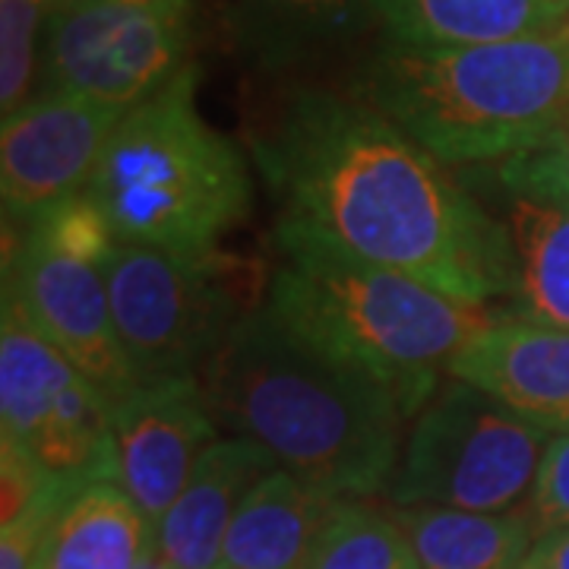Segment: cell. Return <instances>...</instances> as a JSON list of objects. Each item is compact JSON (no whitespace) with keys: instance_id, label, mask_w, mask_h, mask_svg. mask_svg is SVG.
<instances>
[{"instance_id":"16","label":"cell","mask_w":569,"mask_h":569,"mask_svg":"<svg viewBox=\"0 0 569 569\" xmlns=\"http://www.w3.org/2000/svg\"><path fill=\"white\" fill-rule=\"evenodd\" d=\"M380 26L373 0H228V29L266 73L342 51Z\"/></svg>"},{"instance_id":"11","label":"cell","mask_w":569,"mask_h":569,"mask_svg":"<svg viewBox=\"0 0 569 569\" xmlns=\"http://www.w3.org/2000/svg\"><path fill=\"white\" fill-rule=\"evenodd\" d=\"M123 114L114 104L51 89L7 114L0 127L3 222L26 231L86 193Z\"/></svg>"},{"instance_id":"20","label":"cell","mask_w":569,"mask_h":569,"mask_svg":"<svg viewBox=\"0 0 569 569\" xmlns=\"http://www.w3.org/2000/svg\"><path fill=\"white\" fill-rule=\"evenodd\" d=\"M421 569H516L535 545L522 509L468 512L447 507L389 509Z\"/></svg>"},{"instance_id":"23","label":"cell","mask_w":569,"mask_h":569,"mask_svg":"<svg viewBox=\"0 0 569 569\" xmlns=\"http://www.w3.org/2000/svg\"><path fill=\"white\" fill-rule=\"evenodd\" d=\"M26 234H32L36 241L63 253L70 260L99 266L108 263V257L114 253V247L121 244L111 222L104 219L102 206L96 203L89 193H80L67 203L54 206L51 212H44L39 222L29 224Z\"/></svg>"},{"instance_id":"22","label":"cell","mask_w":569,"mask_h":569,"mask_svg":"<svg viewBox=\"0 0 569 569\" xmlns=\"http://www.w3.org/2000/svg\"><path fill=\"white\" fill-rule=\"evenodd\" d=\"M61 0H0V111L3 118L36 99L44 44Z\"/></svg>"},{"instance_id":"10","label":"cell","mask_w":569,"mask_h":569,"mask_svg":"<svg viewBox=\"0 0 569 569\" xmlns=\"http://www.w3.org/2000/svg\"><path fill=\"white\" fill-rule=\"evenodd\" d=\"M3 298L102 396L118 406L140 377L121 346L99 266L70 260L3 222Z\"/></svg>"},{"instance_id":"8","label":"cell","mask_w":569,"mask_h":569,"mask_svg":"<svg viewBox=\"0 0 569 569\" xmlns=\"http://www.w3.org/2000/svg\"><path fill=\"white\" fill-rule=\"evenodd\" d=\"M102 276L121 346L140 383L200 377L244 317L216 257L193 260L118 244Z\"/></svg>"},{"instance_id":"12","label":"cell","mask_w":569,"mask_h":569,"mask_svg":"<svg viewBox=\"0 0 569 569\" xmlns=\"http://www.w3.org/2000/svg\"><path fill=\"white\" fill-rule=\"evenodd\" d=\"M481 190L512 250V305L519 317L569 329V152L557 140L500 164L478 168Z\"/></svg>"},{"instance_id":"14","label":"cell","mask_w":569,"mask_h":569,"mask_svg":"<svg viewBox=\"0 0 569 569\" xmlns=\"http://www.w3.org/2000/svg\"><path fill=\"white\" fill-rule=\"evenodd\" d=\"M548 433H569V329L497 317L447 370Z\"/></svg>"},{"instance_id":"17","label":"cell","mask_w":569,"mask_h":569,"mask_svg":"<svg viewBox=\"0 0 569 569\" xmlns=\"http://www.w3.org/2000/svg\"><path fill=\"white\" fill-rule=\"evenodd\" d=\"M342 503L284 468L266 471L234 512L222 569H301Z\"/></svg>"},{"instance_id":"3","label":"cell","mask_w":569,"mask_h":569,"mask_svg":"<svg viewBox=\"0 0 569 569\" xmlns=\"http://www.w3.org/2000/svg\"><path fill=\"white\" fill-rule=\"evenodd\" d=\"M351 92L447 168L500 164L569 127V20L529 39L466 48H418L383 36Z\"/></svg>"},{"instance_id":"7","label":"cell","mask_w":569,"mask_h":569,"mask_svg":"<svg viewBox=\"0 0 569 569\" xmlns=\"http://www.w3.org/2000/svg\"><path fill=\"white\" fill-rule=\"evenodd\" d=\"M0 447L17 449L63 493L118 485L111 402L7 298L0 317Z\"/></svg>"},{"instance_id":"15","label":"cell","mask_w":569,"mask_h":569,"mask_svg":"<svg viewBox=\"0 0 569 569\" xmlns=\"http://www.w3.org/2000/svg\"><path fill=\"white\" fill-rule=\"evenodd\" d=\"M272 456L241 437H219L193 468L181 497L156 529L168 569H222L224 538L234 512L266 471Z\"/></svg>"},{"instance_id":"6","label":"cell","mask_w":569,"mask_h":569,"mask_svg":"<svg viewBox=\"0 0 569 569\" xmlns=\"http://www.w3.org/2000/svg\"><path fill=\"white\" fill-rule=\"evenodd\" d=\"M545 447L548 430L449 380L418 411L387 493L396 507L512 512L529 500Z\"/></svg>"},{"instance_id":"27","label":"cell","mask_w":569,"mask_h":569,"mask_svg":"<svg viewBox=\"0 0 569 569\" xmlns=\"http://www.w3.org/2000/svg\"><path fill=\"white\" fill-rule=\"evenodd\" d=\"M137 569H168L164 567L162 553H159V541H156V548H149V553L140 560V567Z\"/></svg>"},{"instance_id":"5","label":"cell","mask_w":569,"mask_h":569,"mask_svg":"<svg viewBox=\"0 0 569 569\" xmlns=\"http://www.w3.org/2000/svg\"><path fill=\"white\" fill-rule=\"evenodd\" d=\"M197 86L200 67L190 61L133 104L108 140L86 193L102 206L121 244L206 260L250 216L244 156L200 114Z\"/></svg>"},{"instance_id":"19","label":"cell","mask_w":569,"mask_h":569,"mask_svg":"<svg viewBox=\"0 0 569 569\" xmlns=\"http://www.w3.org/2000/svg\"><path fill=\"white\" fill-rule=\"evenodd\" d=\"M156 529L118 485H89L58 512L32 569H137Z\"/></svg>"},{"instance_id":"24","label":"cell","mask_w":569,"mask_h":569,"mask_svg":"<svg viewBox=\"0 0 569 569\" xmlns=\"http://www.w3.org/2000/svg\"><path fill=\"white\" fill-rule=\"evenodd\" d=\"M522 512L535 531V541L550 531L569 529V433H553L548 440Z\"/></svg>"},{"instance_id":"13","label":"cell","mask_w":569,"mask_h":569,"mask_svg":"<svg viewBox=\"0 0 569 569\" xmlns=\"http://www.w3.org/2000/svg\"><path fill=\"white\" fill-rule=\"evenodd\" d=\"M118 488L159 529L164 512L181 497L219 421L206 396L203 377L142 380L111 408Z\"/></svg>"},{"instance_id":"26","label":"cell","mask_w":569,"mask_h":569,"mask_svg":"<svg viewBox=\"0 0 569 569\" xmlns=\"http://www.w3.org/2000/svg\"><path fill=\"white\" fill-rule=\"evenodd\" d=\"M516 569H569V529L538 538Z\"/></svg>"},{"instance_id":"2","label":"cell","mask_w":569,"mask_h":569,"mask_svg":"<svg viewBox=\"0 0 569 569\" xmlns=\"http://www.w3.org/2000/svg\"><path fill=\"white\" fill-rule=\"evenodd\" d=\"M203 387L219 425L336 500L389 490L406 425L421 411L399 389L301 342L263 307L234 323Z\"/></svg>"},{"instance_id":"25","label":"cell","mask_w":569,"mask_h":569,"mask_svg":"<svg viewBox=\"0 0 569 569\" xmlns=\"http://www.w3.org/2000/svg\"><path fill=\"white\" fill-rule=\"evenodd\" d=\"M67 500H70V493L44 490L13 519L0 522V569L36 567L41 545H44V538H48V531H51Z\"/></svg>"},{"instance_id":"21","label":"cell","mask_w":569,"mask_h":569,"mask_svg":"<svg viewBox=\"0 0 569 569\" xmlns=\"http://www.w3.org/2000/svg\"><path fill=\"white\" fill-rule=\"evenodd\" d=\"M301 569H421V563L389 512L346 500Z\"/></svg>"},{"instance_id":"28","label":"cell","mask_w":569,"mask_h":569,"mask_svg":"<svg viewBox=\"0 0 569 569\" xmlns=\"http://www.w3.org/2000/svg\"><path fill=\"white\" fill-rule=\"evenodd\" d=\"M563 142H567V152H569V127L563 130Z\"/></svg>"},{"instance_id":"1","label":"cell","mask_w":569,"mask_h":569,"mask_svg":"<svg viewBox=\"0 0 569 569\" xmlns=\"http://www.w3.org/2000/svg\"><path fill=\"white\" fill-rule=\"evenodd\" d=\"M279 222L449 298H512L503 224L447 164L355 92L295 89L253 142Z\"/></svg>"},{"instance_id":"18","label":"cell","mask_w":569,"mask_h":569,"mask_svg":"<svg viewBox=\"0 0 569 569\" xmlns=\"http://www.w3.org/2000/svg\"><path fill=\"white\" fill-rule=\"evenodd\" d=\"M389 39L418 48H466L553 32L569 0H373Z\"/></svg>"},{"instance_id":"4","label":"cell","mask_w":569,"mask_h":569,"mask_svg":"<svg viewBox=\"0 0 569 569\" xmlns=\"http://www.w3.org/2000/svg\"><path fill=\"white\" fill-rule=\"evenodd\" d=\"M276 247L282 260L266 284V313L326 358L365 370L418 408L440 387V370L497 320L488 305L365 263L295 224H276Z\"/></svg>"},{"instance_id":"9","label":"cell","mask_w":569,"mask_h":569,"mask_svg":"<svg viewBox=\"0 0 569 569\" xmlns=\"http://www.w3.org/2000/svg\"><path fill=\"white\" fill-rule=\"evenodd\" d=\"M193 10L197 0H61L41 89L130 111L190 63Z\"/></svg>"}]
</instances>
